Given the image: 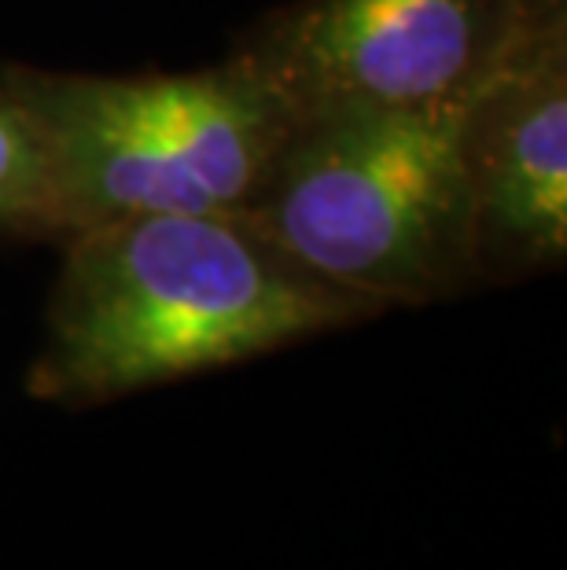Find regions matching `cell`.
Returning <instances> with one entry per match:
<instances>
[{
	"instance_id": "6da1fadb",
	"label": "cell",
	"mask_w": 567,
	"mask_h": 570,
	"mask_svg": "<svg viewBox=\"0 0 567 570\" xmlns=\"http://www.w3.org/2000/svg\"><path fill=\"white\" fill-rule=\"evenodd\" d=\"M27 394L92 409L383 313L324 284L244 214H148L67 236Z\"/></svg>"
},
{
	"instance_id": "7a4b0ae2",
	"label": "cell",
	"mask_w": 567,
	"mask_h": 570,
	"mask_svg": "<svg viewBox=\"0 0 567 570\" xmlns=\"http://www.w3.org/2000/svg\"><path fill=\"white\" fill-rule=\"evenodd\" d=\"M0 89L41 144L67 236L148 214H244L299 122L239 52L180 75L4 63Z\"/></svg>"
},
{
	"instance_id": "3957f363",
	"label": "cell",
	"mask_w": 567,
	"mask_h": 570,
	"mask_svg": "<svg viewBox=\"0 0 567 570\" xmlns=\"http://www.w3.org/2000/svg\"><path fill=\"white\" fill-rule=\"evenodd\" d=\"M465 104L299 118L244 217L380 313L476 291Z\"/></svg>"
},
{
	"instance_id": "277c9868",
	"label": "cell",
	"mask_w": 567,
	"mask_h": 570,
	"mask_svg": "<svg viewBox=\"0 0 567 570\" xmlns=\"http://www.w3.org/2000/svg\"><path fill=\"white\" fill-rule=\"evenodd\" d=\"M509 48L505 0H292L233 41L295 118L468 100Z\"/></svg>"
},
{
	"instance_id": "5b68a950",
	"label": "cell",
	"mask_w": 567,
	"mask_h": 570,
	"mask_svg": "<svg viewBox=\"0 0 567 570\" xmlns=\"http://www.w3.org/2000/svg\"><path fill=\"white\" fill-rule=\"evenodd\" d=\"M461 163L479 287L553 273L567 254V30L520 41L468 96Z\"/></svg>"
},
{
	"instance_id": "8992f818",
	"label": "cell",
	"mask_w": 567,
	"mask_h": 570,
	"mask_svg": "<svg viewBox=\"0 0 567 570\" xmlns=\"http://www.w3.org/2000/svg\"><path fill=\"white\" fill-rule=\"evenodd\" d=\"M0 236L56 247L67 236L41 144L4 89H0Z\"/></svg>"
},
{
	"instance_id": "52a82bcc",
	"label": "cell",
	"mask_w": 567,
	"mask_h": 570,
	"mask_svg": "<svg viewBox=\"0 0 567 570\" xmlns=\"http://www.w3.org/2000/svg\"><path fill=\"white\" fill-rule=\"evenodd\" d=\"M512 22V45L567 30V0H505Z\"/></svg>"
}]
</instances>
